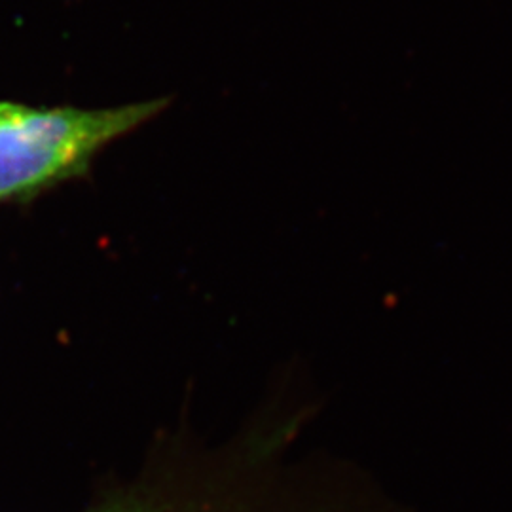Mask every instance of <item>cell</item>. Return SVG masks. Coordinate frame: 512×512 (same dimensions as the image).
Here are the masks:
<instances>
[{
	"label": "cell",
	"mask_w": 512,
	"mask_h": 512,
	"mask_svg": "<svg viewBox=\"0 0 512 512\" xmlns=\"http://www.w3.org/2000/svg\"><path fill=\"white\" fill-rule=\"evenodd\" d=\"M165 107V99L95 110L0 103V200L84 175L103 148Z\"/></svg>",
	"instance_id": "cell-1"
}]
</instances>
